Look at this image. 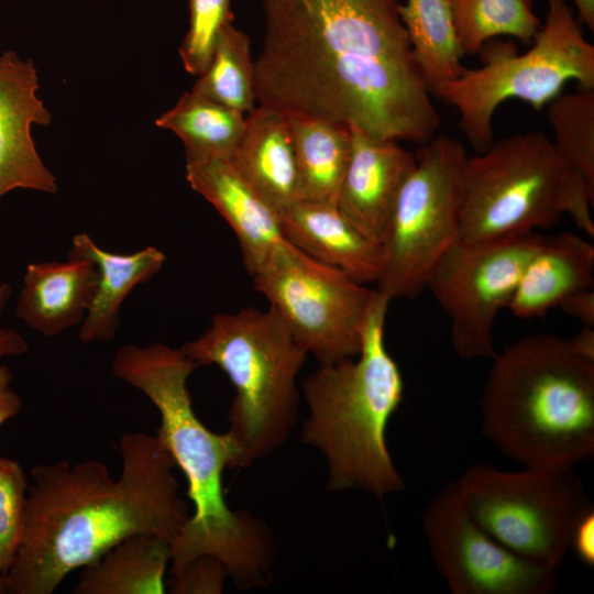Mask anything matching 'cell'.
<instances>
[{"instance_id":"6da1fadb","label":"cell","mask_w":594,"mask_h":594,"mask_svg":"<svg viewBox=\"0 0 594 594\" xmlns=\"http://www.w3.org/2000/svg\"><path fill=\"white\" fill-rule=\"evenodd\" d=\"M260 105L384 140L424 144L441 117L414 58L397 0H261Z\"/></svg>"},{"instance_id":"7a4b0ae2","label":"cell","mask_w":594,"mask_h":594,"mask_svg":"<svg viewBox=\"0 0 594 594\" xmlns=\"http://www.w3.org/2000/svg\"><path fill=\"white\" fill-rule=\"evenodd\" d=\"M119 449L117 480L96 460L31 469L25 529L4 575L7 593L52 594L73 571L133 535L176 537L190 514L172 454L145 432L125 433Z\"/></svg>"},{"instance_id":"3957f363","label":"cell","mask_w":594,"mask_h":594,"mask_svg":"<svg viewBox=\"0 0 594 594\" xmlns=\"http://www.w3.org/2000/svg\"><path fill=\"white\" fill-rule=\"evenodd\" d=\"M198 369L180 348L127 344L114 354L116 377L142 392L161 418L156 436L186 476L193 513L170 541V570L199 556L221 560L240 590L272 583V531L260 518L232 510L222 474L239 468L240 448L229 431L216 433L197 417L187 381Z\"/></svg>"},{"instance_id":"277c9868","label":"cell","mask_w":594,"mask_h":594,"mask_svg":"<svg viewBox=\"0 0 594 594\" xmlns=\"http://www.w3.org/2000/svg\"><path fill=\"white\" fill-rule=\"evenodd\" d=\"M492 361L481 430L503 454L525 468H573L594 455V360L540 332Z\"/></svg>"},{"instance_id":"5b68a950","label":"cell","mask_w":594,"mask_h":594,"mask_svg":"<svg viewBox=\"0 0 594 594\" xmlns=\"http://www.w3.org/2000/svg\"><path fill=\"white\" fill-rule=\"evenodd\" d=\"M388 305L375 289L360 353L319 364L302 382L309 416L301 440L323 455L330 492L360 490L383 499L405 487L386 440L405 391L385 344Z\"/></svg>"},{"instance_id":"8992f818","label":"cell","mask_w":594,"mask_h":594,"mask_svg":"<svg viewBox=\"0 0 594 594\" xmlns=\"http://www.w3.org/2000/svg\"><path fill=\"white\" fill-rule=\"evenodd\" d=\"M180 349L198 367L218 366L234 387L228 431L240 448L239 468L287 441L298 416L296 382L308 354L272 307L217 314Z\"/></svg>"},{"instance_id":"52a82bcc","label":"cell","mask_w":594,"mask_h":594,"mask_svg":"<svg viewBox=\"0 0 594 594\" xmlns=\"http://www.w3.org/2000/svg\"><path fill=\"white\" fill-rule=\"evenodd\" d=\"M594 190L538 131L508 135L466 157L460 240L479 242L551 228L563 215L594 235Z\"/></svg>"},{"instance_id":"ba28073f","label":"cell","mask_w":594,"mask_h":594,"mask_svg":"<svg viewBox=\"0 0 594 594\" xmlns=\"http://www.w3.org/2000/svg\"><path fill=\"white\" fill-rule=\"evenodd\" d=\"M544 23L526 52L514 42L494 38L479 51L481 66L465 68L432 95L454 107L469 143L481 153L494 140L493 118L509 99L539 111L558 97L570 80L594 89V45L566 0H546Z\"/></svg>"},{"instance_id":"9c48e42d","label":"cell","mask_w":594,"mask_h":594,"mask_svg":"<svg viewBox=\"0 0 594 594\" xmlns=\"http://www.w3.org/2000/svg\"><path fill=\"white\" fill-rule=\"evenodd\" d=\"M458 482L475 521L513 552L558 568L573 530L594 505L573 468H525L510 472L488 464L469 468Z\"/></svg>"},{"instance_id":"30bf717a","label":"cell","mask_w":594,"mask_h":594,"mask_svg":"<svg viewBox=\"0 0 594 594\" xmlns=\"http://www.w3.org/2000/svg\"><path fill=\"white\" fill-rule=\"evenodd\" d=\"M391 212L376 290L387 301L413 298L442 255L460 240L462 142L437 134L420 145Z\"/></svg>"},{"instance_id":"8fae6325","label":"cell","mask_w":594,"mask_h":594,"mask_svg":"<svg viewBox=\"0 0 594 594\" xmlns=\"http://www.w3.org/2000/svg\"><path fill=\"white\" fill-rule=\"evenodd\" d=\"M252 277L254 288L319 364L360 353L375 289L294 245Z\"/></svg>"},{"instance_id":"7c38bea8","label":"cell","mask_w":594,"mask_h":594,"mask_svg":"<svg viewBox=\"0 0 594 594\" xmlns=\"http://www.w3.org/2000/svg\"><path fill=\"white\" fill-rule=\"evenodd\" d=\"M544 235L537 231L496 240H459L431 270L425 289L450 320L451 342L464 360L496 354L494 326L507 308Z\"/></svg>"},{"instance_id":"4fadbf2b","label":"cell","mask_w":594,"mask_h":594,"mask_svg":"<svg viewBox=\"0 0 594 594\" xmlns=\"http://www.w3.org/2000/svg\"><path fill=\"white\" fill-rule=\"evenodd\" d=\"M422 529L438 573L453 594H550L557 569L524 558L491 537L471 515L457 481L422 513Z\"/></svg>"},{"instance_id":"5bb4252c","label":"cell","mask_w":594,"mask_h":594,"mask_svg":"<svg viewBox=\"0 0 594 594\" xmlns=\"http://www.w3.org/2000/svg\"><path fill=\"white\" fill-rule=\"evenodd\" d=\"M186 179L228 222L252 276L293 246L283 232L279 212L230 158L186 162Z\"/></svg>"},{"instance_id":"9a60e30c","label":"cell","mask_w":594,"mask_h":594,"mask_svg":"<svg viewBox=\"0 0 594 594\" xmlns=\"http://www.w3.org/2000/svg\"><path fill=\"white\" fill-rule=\"evenodd\" d=\"M38 78L30 61L9 51L0 56V198L22 188L55 194L56 177L40 157L33 123L47 125L50 111L37 98Z\"/></svg>"},{"instance_id":"2e32d148","label":"cell","mask_w":594,"mask_h":594,"mask_svg":"<svg viewBox=\"0 0 594 594\" xmlns=\"http://www.w3.org/2000/svg\"><path fill=\"white\" fill-rule=\"evenodd\" d=\"M351 155L337 207L362 232L377 242L396 198L416 164V154L394 140L373 138L355 127Z\"/></svg>"},{"instance_id":"e0dca14e","label":"cell","mask_w":594,"mask_h":594,"mask_svg":"<svg viewBox=\"0 0 594 594\" xmlns=\"http://www.w3.org/2000/svg\"><path fill=\"white\" fill-rule=\"evenodd\" d=\"M285 238L312 258L366 285L378 280L382 244L351 222L336 205L298 200L279 212Z\"/></svg>"},{"instance_id":"ac0fdd59","label":"cell","mask_w":594,"mask_h":594,"mask_svg":"<svg viewBox=\"0 0 594 594\" xmlns=\"http://www.w3.org/2000/svg\"><path fill=\"white\" fill-rule=\"evenodd\" d=\"M97 283L98 271L87 258L30 263L16 300V316L42 336H59L82 322Z\"/></svg>"},{"instance_id":"d6986e66","label":"cell","mask_w":594,"mask_h":594,"mask_svg":"<svg viewBox=\"0 0 594 594\" xmlns=\"http://www.w3.org/2000/svg\"><path fill=\"white\" fill-rule=\"evenodd\" d=\"M230 160L278 212L299 200L293 133L286 112L260 105L246 113Z\"/></svg>"},{"instance_id":"ffe728a7","label":"cell","mask_w":594,"mask_h":594,"mask_svg":"<svg viewBox=\"0 0 594 594\" xmlns=\"http://www.w3.org/2000/svg\"><path fill=\"white\" fill-rule=\"evenodd\" d=\"M593 287L594 246L583 237L565 231L544 237L507 308L519 319L541 318L566 296Z\"/></svg>"},{"instance_id":"44dd1931","label":"cell","mask_w":594,"mask_h":594,"mask_svg":"<svg viewBox=\"0 0 594 594\" xmlns=\"http://www.w3.org/2000/svg\"><path fill=\"white\" fill-rule=\"evenodd\" d=\"M68 257L87 258L98 271L96 292L78 333L85 344L114 338L123 301L135 286L156 275L166 258L153 245L132 254L112 253L99 248L87 233L74 235Z\"/></svg>"},{"instance_id":"7402d4cb","label":"cell","mask_w":594,"mask_h":594,"mask_svg":"<svg viewBox=\"0 0 594 594\" xmlns=\"http://www.w3.org/2000/svg\"><path fill=\"white\" fill-rule=\"evenodd\" d=\"M170 541L133 535L82 568L74 594H164Z\"/></svg>"},{"instance_id":"603a6c76","label":"cell","mask_w":594,"mask_h":594,"mask_svg":"<svg viewBox=\"0 0 594 594\" xmlns=\"http://www.w3.org/2000/svg\"><path fill=\"white\" fill-rule=\"evenodd\" d=\"M286 113L293 133L299 200L337 206L351 155L350 128L304 113Z\"/></svg>"},{"instance_id":"cb8c5ba5","label":"cell","mask_w":594,"mask_h":594,"mask_svg":"<svg viewBox=\"0 0 594 594\" xmlns=\"http://www.w3.org/2000/svg\"><path fill=\"white\" fill-rule=\"evenodd\" d=\"M243 112L190 90L155 121L184 144L186 162L231 158L242 134Z\"/></svg>"},{"instance_id":"d4e9b609","label":"cell","mask_w":594,"mask_h":594,"mask_svg":"<svg viewBox=\"0 0 594 594\" xmlns=\"http://www.w3.org/2000/svg\"><path fill=\"white\" fill-rule=\"evenodd\" d=\"M411 51L431 95L464 69L447 0H407L398 8Z\"/></svg>"},{"instance_id":"484cf974","label":"cell","mask_w":594,"mask_h":594,"mask_svg":"<svg viewBox=\"0 0 594 594\" xmlns=\"http://www.w3.org/2000/svg\"><path fill=\"white\" fill-rule=\"evenodd\" d=\"M463 54L477 53L491 40L508 36L531 43L541 26L534 0H447Z\"/></svg>"},{"instance_id":"4316f807","label":"cell","mask_w":594,"mask_h":594,"mask_svg":"<svg viewBox=\"0 0 594 594\" xmlns=\"http://www.w3.org/2000/svg\"><path fill=\"white\" fill-rule=\"evenodd\" d=\"M191 90L244 114L256 107L250 38L233 23L222 30L207 68Z\"/></svg>"},{"instance_id":"83f0119b","label":"cell","mask_w":594,"mask_h":594,"mask_svg":"<svg viewBox=\"0 0 594 594\" xmlns=\"http://www.w3.org/2000/svg\"><path fill=\"white\" fill-rule=\"evenodd\" d=\"M552 145L594 190V89L578 88L547 105Z\"/></svg>"},{"instance_id":"f1b7e54d","label":"cell","mask_w":594,"mask_h":594,"mask_svg":"<svg viewBox=\"0 0 594 594\" xmlns=\"http://www.w3.org/2000/svg\"><path fill=\"white\" fill-rule=\"evenodd\" d=\"M28 480L14 459L0 457V571L11 568L26 522Z\"/></svg>"},{"instance_id":"f546056e","label":"cell","mask_w":594,"mask_h":594,"mask_svg":"<svg viewBox=\"0 0 594 594\" xmlns=\"http://www.w3.org/2000/svg\"><path fill=\"white\" fill-rule=\"evenodd\" d=\"M232 23L231 0H189V28L179 48L187 73L201 75L222 30Z\"/></svg>"},{"instance_id":"4dcf8cb0","label":"cell","mask_w":594,"mask_h":594,"mask_svg":"<svg viewBox=\"0 0 594 594\" xmlns=\"http://www.w3.org/2000/svg\"><path fill=\"white\" fill-rule=\"evenodd\" d=\"M229 571L212 556H199L170 570L166 587L172 594H220Z\"/></svg>"},{"instance_id":"1f68e13d","label":"cell","mask_w":594,"mask_h":594,"mask_svg":"<svg viewBox=\"0 0 594 594\" xmlns=\"http://www.w3.org/2000/svg\"><path fill=\"white\" fill-rule=\"evenodd\" d=\"M12 287L9 283H0V317L11 297ZM26 340L14 329L0 328V360L18 356L28 352Z\"/></svg>"},{"instance_id":"d6a6232c","label":"cell","mask_w":594,"mask_h":594,"mask_svg":"<svg viewBox=\"0 0 594 594\" xmlns=\"http://www.w3.org/2000/svg\"><path fill=\"white\" fill-rule=\"evenodd\" d=\"M570 549L582 563L588 566L594 565V512L584 516L575 526Z\"/></svg>"},{"instance_id":"836d02e7","label":"cell","mask_w":594,"mask_h":594,"mask_svg":"<svg viewBox=\"0 0 594 594\" xmlns=\"http://www.w3.org/2000/svg\"><path fill=\"white\" fill-rule=\"evenodd\" d=\"M566 315L576 319L582 327H594V289L575 292L559 304Z\"/></svg>"},{"instance_id":"e575fe53","label":"cell","mask_w":594,"mask_h":594,"mask_svg":"<svg viewBox=\"0 0 594 594\" xmlns=\"http://www.w3.org/2000/svg\"><path fill=\"white\" fill-rule=\"evenodd\" d=\"M11 383L12 374L9 367L0 364V428L22 409V399L11 387Z\"/></svg>"},{"instance_id":"d590c367","label":"cell","mask_w":594,"mask_h":594,"mask_svg":"<svg viewBox=\"0 0 594 594\" xmlns=\"http://www.w3.org/2000/svg\"><path fill=\"white\" fill-rule=\"evenodd\" d=\"M570 341L579 353L594 360V327H582Z\"/></svg>"},{"instance_id":"8d00e7d4","label":"cell","mask_w":594,"mask_h":594,"mask_svg":"<svg viewBox=\"0 0 594 594\" xmlns=\"http://www.w3.org/2000/svg\"><path fill=\"white\" fill-rule=\"evenodd\" d=\"M581 24L594 31V0H572Z\"/></svg>"},{"instance_id":"74e56055","label":"cell","mask_w":594,"mask_h":594,"mask_svg":"<svg viewBox=\"0 0 594 594\" xmlns=\"http://www.w3.org/2000/svg\"><path fill=\"white\" fill-rule=\"evenodd\" d=\"M7 587H6V580L4 574L0 571V594H6Z\"/></svg>"}]
</instances>
